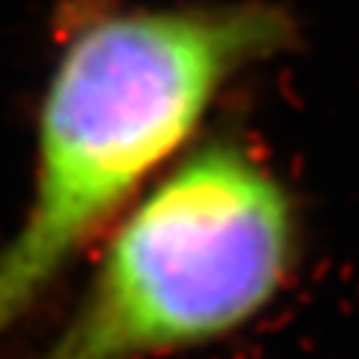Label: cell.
Returning <instances> with one entry per match:
<instances>
[{
    "instance_id": "cell-2",
    "label": "cell",
    "mask_w": 359,
    "mask_h": 359,
    "mask_svg": "<svg viewBox=\"0 0 359 359\" xmlns=\"http://www.w3.org/2000/svg\"><path fill=\"white\" fill-rule=\"evenodd\" d=\"M300 260V212L263 156L190 147L116 218L94 278L32 359H161L269 311Z\"/></svg>"
},
{
    "instance_id": "cell-1",
    "label": "cell",
    "mask_w": 359,
    "mask_h": 359,
    "mask_svg": "<svg viewBox=\"0 0 359 359\" xmlns=\"http://www.w3.org/2000/svg\"><path fill=\"white\" fill-rule=\"evenodd\" d=\"M292 34L266 0L119 9L71 34L40 108L26 215L0 246V337L193 147L226 88Z\"/></svg>"
}]
</instances>
